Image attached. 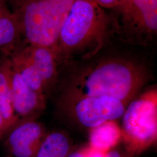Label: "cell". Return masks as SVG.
<instances>
[{"label":"cell","instance_id":"obj_8","mask_svg":"<svg viewBox=\"0 0 157 157\" xmlns=\"http://www.w3.org/2000/svg\"><path fill=\"white\" fill-rule=\"evenodd\" d=\"M12 101L18 121L36 119L45 107V95L30 88L16 71L11 73Z\"/></svg>","mask_w":157,"mask_h":157},{"label":"cell","instance_id":"obj_10","mask_svg":"<svg viewBox=\"0 0 157 157\" xmlns=\"http://www.w3.org/2000/svg\"><path fill=\"white\" fill-rule=\"evenodd\" d=\"M27 52L40 73L47 89L56 80L57 59L55 54L48 48L33 45Z\"/></svg>","mask_w":157,"mask_h":157},{"label":"cell","instance_id":"obj_15","mask_svg":"<svg viewBox=\"0 0 157 157\" xmlns=\"http://www.w3.org/2000/svg\"><path fill=\"white\" fill-rule=\"evenodd\" d=\"M95 3L104 10H109L117 6L124 0H93Z\"/></svg>","mask_w":157,"mask_h":157},{"label":"cell","instance_id":"obj_5","mask_svg":"<svg viewBox=\"0 0 157 157\" xmlns=\"http://www.w3.org/2000/svg\"><path fill=\"white\" fill-rule=\"evenodd\" d=\"M76 0H32L24 13L25 35L32 45L55 53L62 25Z\"/></svg>","mask_w":157,"mask_h":157},{"label":"cell","instance_id":"obj_1","mask_svg":"<svg viewBox=\"0 0 157 157\" xmlns=\"http://www.w3.org/2000/svg\"><path fill=\"white\" fill-rule=\"evenodd\" d=\"M147 76L146 67L134 60L107 58L75 75L67 87L66 97L105 96L127 107L146 83Z\"/></svg>","mask_w":157,"mask_h":157},{"label":"cell","instance_id":"obj_19","mask_svg":"<svg viewBox=\"0 0 157 157\" xmlns=\"http://www.w3.org/2000/svg\"><path fill=\"white\" fill-rule=\"evenodd\" d=\"M67 157H85L83 148L76 151H72Z\"/></svg>","mask_w":157,"mask_h":157},{"label":"cell","instance_id":"obj_3","mask_svg":"<svg viewBox=\"0 0 157 157\" xmlns=\"http://www.w3.org/2000/svg\"><path fill=\"white\" fill-rule=\"evenodd\" d=\"M122 117L124 149L132 157L138 156L157 142V89L147 90L133 99Z\"/></svg>","mask_w":157,"mask_h":157},{"label":"cell","instance_id":"obj_14","mask_svg":"<svg viewBox=\"0 0 157 157\" xmlns=\"http://www.w3.org/2000/svg\"><path fill=\"white\" fill-rule=\"evenodd\" d=\"M15 36V28L11 21L0 19V46L10 43Z\"/></svg>","mask_w":157,"mask_h":157},{"label":"cell","instance_id":"obj_20","mask_svg":"<svg viewBox=\"0 0 157 157\" xmlns=\"http://www.w3.org/2000/svg\"></svg>","mask_w":157,"mask_h":157},{"label":"cell","instance_id":"obj_2","mask_svg":"<svg viewBox=\"0 0 157 157\" xmlns=\"http://www.w3.org/2000/svg\"><path fill=\"white\" fill-rule=\"evenodd\" d=\"M111 33L105 10L93 0H76L59 33L56 59L90 58L101 50Z\"/></svg>","mask_w":157,"mask_h":157},{"label":"cell","instance_id":"obj_6","mask_svg":"<svg viewBox=\"0 0 157 157\" xmlns=\"http://www.w3.org/2000/svg\"><path fill=\"white\" fill-rule=\"evenodd\" d=\"M73 117L79 124L91 129L107 121L121 118L126 106L108 97H82L67 99Z\"/></svg>","mask_w":157,"mask_h":157},{"label":"cell","instance_id":"obj_9","mask_svg":"<svg viewBox=\"0 0 157 157\" xmlns=\"http://www.w3.org/2000/svg\"><path fill=\"white\" fill-rule=\"evenodd\" d=\"M122 140V131L115 121H107L90 129L89 146L107 152Z\"/></svg>","mask_w":157,"mask_h":157},{"label":"cell","instance_id":"obj_17","mask_svg":"<svg viewBox=\"0 0 157 157\" xmlns=\"http://www.w3.org/2000/svg\"><path fill=\"white\" fill-rule=\"evenodd\" d=\"M105 157H132L125 150L118 148L117 147L113 148L106 152Z\"/></svg>","mask_w":157,"mask_h":157},{"label":"cell","instance_id":"obj_11","mask_svg":"<svg viewBox=\"0 0 157 157\" xmlns=\"http://www.w3.org/2000/svg\"><path fill=\"white\" fill-rule=\"evenodd\" d=\"M11 73L8 67L0 68V113L6 122L7 133L19 122L12 106Z\"/></svg>","mask_w":157,"mask_h":157},{"label":"cell","instance_id":"obj_7","mask_svg":"<svg viewBox=\"0 0 157 157\" xmlns=\"http://www.w3.org/2000/svg\"><path fill=\"white\" fill-rule=\"evenodd\" d=\"M47 134L36 119L21 121L7 133L5 146L13 157H36Z\"/></svg>","mask_w":157,"mask_h":157},{"label":"cell","instance_id":"obj_12","mask_svg":"<svg viewBox=\"0 0 157 157\" xmlns=\"http://www.w3.org/2000/svg\"><path fill=\"white\" fill-rule=\"evenodd\" d=\"M73 151L67 136L59 132L48 133L36 157H67Z\"/></svg>","mask_w":157,"mask_h":157},{"label":"cell","instance_id":"obj_16","mask_svg":"<svg viewBox=\"0 0 157 157\" xmlns=\"http://www.w3.org/2000/svg\"><path fill=\"white\" fill-rule=\"evenodd\" d=\"M85 157H105L106 152L101 151L88 146L83 148Z\"/></svg>","mask_w":157,"mask_h":157},{"label":"cell","instance_id":"obj_4","mask_svg":"<svg viewBox=\"0 0 157 157\" xmlns=\"http://www.w3.org/2000/svg\"><path fill=\"white\" fill-rule=\"evenodd\" d=\"M111 32L126 42L146 45L157 33V0H124L109 10Z\"/></svg>","mask_w":157,"mask_h":157},{"label":"cell","instance_id":"obj_13","mask_svg":"<svg viewBox=\"0 0 157 157\" xmlns=\"http://www.w3.org/2000/svg\"><path fill=\"white\" fill-rule=\"evenodd\" d=\"M16 65L15 71L20 75L23 82L36 92L45 95L46 87L44 82L29 56L28 52L17 60Z\"/></svg>","mask_w":157,"mask_h":157},{"label":"cell","instance_id":"obj_18","mask_svg":"<svg viewBox=\"0 0 157 157\" xmlns=\"http://www.w3.org/2000/svg\"><path fill=\"white\" fill-rule=\"evenodd\" d=\"M7 134L6 122L2 115L0 113V139Z\"/></svg>","mask_w":157,"mask_h":157}]
</instances>
